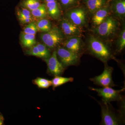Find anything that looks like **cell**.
Here are the masks:
<instances>
[{
	"label": "cell",
	"instance_id": "484cf974",
	"mask_svg": "<svg viewBox=\"0 0 125 125\" xmlns=\"http://www.w3.org/2000/svg\"><path fill=\"white\" fill-rule=\"evenodd\" d=\"M30 49L29 50L27 51V54L28 55H32L38 57H41L40 53L37 48L36 46H34L29 48Z\"/></svg>",
	"mask_w": 125,
	"mask_h": 125
},
{
	"label": "cell",
	"instance_id": "3957f363",
	"mask_svg": "<svg viewBox=\"0 0 125 125\" xmlns=\"http://www.w3.org/2000/svg\"><path fill=\"white\" fill-rule=\"evenodd\" d=\"M89 88L91 90L97 92L99 96L102 97L103 102L105 103L122 101L123 98L121 93L125 90V88L119 90H116L111 87H103L101 88L90 87Z\"/></svg>",
	"mask_w": 125,
	"mask_h": 125
},
{
	"label": "cell",
	"instance_id": "7a4b0ae2",
	"mask_svg": "<svg viewBox=\"0 0 125 125\" xmlns=\"http://www.w3.org/2000/svg\"><path fill=\"white\" fill-rule=\"evenodd\" d=\"M40 38L47 47L53 49L62 43L64 40V34L60 29L54 27L48 32L42 33Z\"/></svg>",
	"mask_w": 125,
	"mask_h": 125
},
{
	"label": "cell",
	"instance_id": "44dd1931",
	"mask_svg": "<svg viewBox=\"0 0 125 125\" xmlns=\"http://www.w3.org/2000/svg\"><path fill=\"white\" fill-rule=\"evenodd\" d=\"M73 80L74 79L72 77L65 78L59 76H55L52 80V85L54 89L56 87L66 83L73 82Z\"/></svg>",
	"mask_w": 125,
	"mask_h": 125
},
{
	"label": "cell",
	"instance_id": "8992f818",
	"mask_svg": "<svg viewBox=\"0 0 125 125\" xmlns=\"http://www.w3.org/2000/svg\"><path fill=\"white\" fill-rule=\"evenodd\" d=\"M113 68L107 64H105L102 73L98 75L91 78L90 80L94 84L103 87H113L115 86L112 78Z\"/></svg>",
	"mask_w": 125,
	"mask_h": 125
},
{
	"label": "cell",
	"instance_id": "6da1fadb",
	"mask_svg": "<svg viewBox=\"0 0 125 125\" xmlns=\"http://www.w3.org/2000/svg\"><path fill=\"white\" fill-rule=\"evenodd\" d=\"M88 47L91 54L104 62L114 59L109 48L101 40L94 36H91L88 40Z\"/></svg>",
	"mask_w": 125,
	"mask_h": 125
},
{
	"label": "cell",
	"instance_id": "f1b7e54d",
	"mask_svg": "<svg viewBox=\"0 0 125 125\" xmlns=\"http://www.w3.org/2000/svg\"><path fill=\"white\" fill-rule=\"evenodd\" d=\"M2 118L0 116V125H2Z\"/></svg>",
	"mask_w": 125,
	"mask_h": 125
},
{
	"label": "cell",
	"instance_id": "7402d4cb",
	"mask_svg": "<svg viewBox=\"0 0 125 125\" xmlns=\"http://www.w3.org/2000/svg\"><path fill=\"white\" fill-rule=\"evenodd\" d=\"M40 53L41 58L45 59L49 58L51 56V52L49 49L44 44L38 43L36 45Z\"/></svg>",
	"mask_w": 125,
	"mask_h": 125
},
{
	"label": "cell",
	"instance_id": "ac0fdd59",
	"mask_svg": "<svg viewBox=\"0 0 125 125\" xmlns=\"http://www.w3.org/2000/svg\"><path fill=\"white\" fill-rule=\"evenodd\" d=\"M30 11L32 15L36 20L38 19L39 20L45 19L48 15L45 4H42L37 9Z\"/></svg>",
	"mask_w": 125,
	"mask_h": 125
},
{
	"label": "cell",
	"instance_id": "4fadbf2b",
	"mask_svg": "<svg viewBox=\"0 0 125 125\" xmlns=\"http://www.w3.org/2000/svg\"><path fill=\"white\" fill-rule=\"evenodd\" d=\"M16 14L21 24H28L36 20L32 15L31 11L29 10L21 7L17 9Z\"/></svg>",
	"mask_w": 125,
	"mask_h": 125
},
{
	"label": "cell",
	"instance_id": "52a82bcc",
	"mask_svg": "<svg viewBox=\"0 0 125 125\" xmlns=\"http://www.w3.org/2000/svg\"><path fill=\"white\" fill-rule=\"evenodd\" d=\"M102 111V125H117L121 123L120 119L113 111L109 103H100Z\"/></svg>",
	"mask_w": 125,
	"mask_h": 125
},
{
	"label": "cell",
	"instance_id": "4316f807",
	"mask_svg": "<svg viewBox=\"0 0 125 125\" xmlns=\"http://www.w3.org/2000/svg\"><path fill=\"white\" fill-rule=\"evenodd\" d=\"M76 0H60L61 4L65 7H68L73 5Z\"/></svg>",
	"mask_w": 125,
	"mask_h": 125
},
{
	"label": "cell",
	"instance_id": "9c48e42d",
	"mask_svg": "<svg viewBox=\"0 0 125 125\" xmlns=\"http://www.w3.org/2000/svg\"><path fill=\"white\" fill-rule=\"evenodd\" d=\"M66 18L71 22L79 27L83 26L86 22V11L82 8L70 10L66 12Z\"/></svg>",
	"mask_w": 125,
	"mask_h": 125
},
{
	"label": "cell",
	"instance_id": "8fae6325",
	"mask_svg": "<svg viewBox=\"0 0 125 125\" xmlns=\"http://www.w3.org/2000/svg\"><path fill=\"white\" fill-rule=\"evenodd\" d=\"M62 43L63 47L79 55L83 50L82 40L79 36H69Z\"/></svg>",
	"mask_w": 125,
	"mask_h": 125
},
{
	"label": "cell",
	"instance_id": "7c38bea8",
	"mask_svg": "<svg viewBox=\"0 0 125 125\" xmlns=\"http://www.w3.org/2000/svg\"><path fill=\"white\" fill-rule=\"evenodd\" d=\"M109 7L106 5L97 10L94 13L92 18L94 24L96 27L101 24L109 16Z\"/></svg>",
	"mask_w": 125,
	"mask_h": 125
},
{
	"label": "cell",
	"instance_id": "ffe728a7",
	"mask_svg": "<svg viewBox=\"0 0 125 125\" xmlns=\"http://www.w3.org/2000/svg\"><path fill=\"white\" fill-rule=\"evenodd\" d=\"M42 4L40 0H23L21 3V6L31 11L37 9Z\"/></svg>",
	"mask_w": 125,
	"mask_h": 125
},
{
	"label": "cell",
	"instance_id": "603a6c76",
	"mask_svg": "<svg viewBox=\"0 0 125 125\" xmlns=\"http://www.w3.org/2000/svg\"><path fill=\"white\" fill-rule=\"evenodd\" d=\"M34 83L41 88H48L52 85V81L45 78H37L34 80Z\"/></svg>",
	"mask_w": 125,
	"mask_h": 125
},
{
	"label": "cell",
	"instance_id": "5bb4252c",
	"mask_svg": "<svg viewBox=\"0 0 125 125\" xmlns=\"http://www.w3.org/2000/svg\"><path fill=\"white\" fill-rule=\"evenodd\" d=\"M48 15L54 19L56 20L60 18L61 15L60 8L57 1L45 3Z\"/></svg>",
	"mask_w": 125,
	"mask_h": 125
},
{
	"label": "cell",
	"instance_id": "cb8c5ba5",
	"mask_svg": "<svg viewBox=\"0 0 125 125\" xmlns=\"http://www.w3.org/2000/svg\"><path fill=\"white\" fill-rule=\"evenodd\" d=\"M117 42V49L118 52L122 51L125 47V30L124 28L119 35Z\"/></svg>",
	"mask_w": 125,
	"mask_h": 125
},
{
	"label": "cell",
	"instance_id": "9a60e30c",
	"mask_svg": "<svg viewBox=\"0 0 125 125\" xmlns=\"http://www.w3.org/2000/svg\"><path fill=\"white\" fill-rule=\"evenodd\" d=\"M112 9L116 17L120 19L125 18V0H114L112 4Z\"/></svg>",
	"mask_w": 125,
	"mask_h": 125
},
{
	"label": "cell",
	"instance_id": "30bf717a",
	"mask_svg": "<svg viewBox=\"0 0 125 125\" xmlns=\"http://www.w3.org/2000/svg\"><path fill=\"white\" fill-rule=\"evenodd\" d=\"M60 25L61 31L66 36H79L82 32L80 27L75 24L66 18L62 19Z\"/></svg>",
	"mask_w": 125,
	"mask_h": 125
},
{
	"label": "cell",
	"instance_id": "ba28073f",
	"mask_svg": "<svg viewBox=\"0 0 125 125\" xmlns=\"http://www.w3.org/2000/svg\"><path fill=\"white\" fill-rule=\"evenodd\" d=\"M47 65L48 71L54 76H59L62 74L65 70V67L57 58L56 52L54 51L49 58L45 59Z\"/></svg>",
	"mask_w": 125,
	"mask_h": 125
},
{
	"label": "cell",
	"instance_id": "d4e9b609",
	"mask_svg": "<svg viewBox=\"0 0 125 125\" xmlns=\"http://www.w3.org/2000/svg\"><path fill=\"white\" fill-rule=\"evenodd\" d=\"M38 31V29L35 22H32L28 24L23 28V32L30 34H36Z\"/></svg>",
	"mask_w": 125,
	"mask_h": 125
},
{
	"label": "cell",
	"instance_id": "83f0119b",
	"mask_svg": "<svg viewBox=\"0 0 125 125\" xmlns=\"http://www.w3.org/2000/svg\"><path fill=\"white\" fill-rule=\"evenodd\" d=\"M43 1H44L45 3L47 2H51V1H55L56 0H42Z\"/></svg>",
	"mask_w": 125,
	"mask_h": 125
},
{
	"label": "cell",
	"instance_id": "e0dca14e",
	"mask_svg": "<svg viewBox=\"0 0 125 125\" xmlns=\"http://www.w3.org/2000/svg\"><path fill=\"white\" fill-rule=\"evenodd\" d=\"M87 6L90 12L94 14L106 5V0H87Z\"/></svg>",
	"mask_w": 125,
	"mask_h": 125
},
{
	"label": "cell",
	"instance_id": "d6986e66",
	"mask_svg": "<svg viewBox=\"0 0 125 125\" xmlns=\"http://www.w3.org/2000/svg\"><path fill=\"white\" fill-rule=\"evenodd\" d=\"M36 23L38 31L44 33L48 32L52 28L51 23L50 21L45 18L39 20Z\"/></svg>",
	"mask_w": 125,
	"mask_h": 125
},
{
	"label": "cell",
	"instance_id": "5b68a950",
	"mask_svg": "<svg viewBox=\"0 0 125 125\" xmlns=\"http://www.w3.org/2000/svg\"><path fill=\"white\" fill-rule=\"evenodd\" d=\"M56 52L60 62L65 67L76 65L79 62V55L63 47L58 46Z\"/></svg>",
	"mask_w": 125,
	"mask_h": 125
},
{
	"label": "cell",
	"instance_id": "2e32d148",
	"mask_svg": "<svg viewBox=\"0 0 125 125\" xmlns=\"http://www.w3.org/2000/svg\"><path fill=\"white\" fill-rule=\"evenodd\" d=\"M20 40L22 45L25 47L30 48L36 43L35 34H30L21 32Z\"/></svg>",
	"mask_w": 125,
	"mask_h": 125
},
{
	"label": "cell",
	"instance_id": "277c9868",
	"mask_svg": "<svg viewBox=\"0 0 125 125\" xmlns=\"http://www.w3.org/2000/svg\"><path fill=\"white\" fill-rule=\"evenodd\" d=\"M118 26L116 20L112 17L108 16L101 24L96 26L94 31L101 37H108L114 34Z\"/></svg>",
	"mask_w": 125,
	"mask_h": 125
}]
</instances>
